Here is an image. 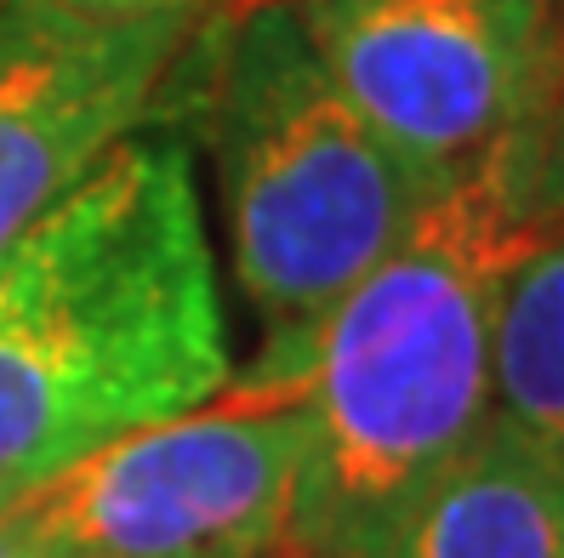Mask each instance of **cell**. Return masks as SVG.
Here are the masks:
<instances>
[{
	"instance_id": "obj_1",
	"label": "cell",
	"mask_w": 564,
	"mask_h": 558,
	"mask_svg": "<svg viewBox=\"0 0 564 558\" xmlns=\"http://www.w3.org/2000/svg\"><path fill=\"white\" fill-rule=\"evenodd\" d=\"M547 103L456 172L314 331L285 558H388L411 507L496 416V308L536 240Z\"/></svg>"
},
{
	"instance_id": "obj_2",
	"label": "cell",
	"mask_w": 564,
	"mask_h": 558,
	"mask_svg": "<svg viewBox=\"0 0 564 558\" xmlns=\"http://www.w3.org/2000/svg\"><path fill=\"white\" fill-rule=\"evenodd\" d=\"M223 387L194 154L131 131L0 251V502Z\"/></svg>"
},
{
	"instance_id": "obj_3",
	"label": "cell",
	"mask_w": 564,
	"mask_h": 558,
	"mask_svg": "<svg viewBox=\"0 0 564 558\" xmlns=\"http://www.w3.org/2000/svg\"><path fill=\"white\" fill-rule=\"evenodd\" d=\"M200 109L235 274L269 331L262 382L308 376L325 314L405 240L445 183L348 109L285 0L246 7L212 46Z\"/></svg>"
},
{
	"instance_id": "obj_4",
	"label": "cell",
	"mask_w": 564,
	"mask_h": 558,
	"mask_svg": "<svg viewBox=\"0 0 564 558\" xmlns=\"http://www.w3.org/2000/svg\"><path fill=\"white\" fill-rule=\"evenodd\" d=\"M308 376L251 382L131 428L18 496L52 558H285Z\"/></svg>"
},
{
	"instance_id": "obj_5",
	"label": "cell",
	"mask_w": 564,
	"mask_h": 558,
	"mask_svg": "<svg viewBox=\"0 0 564 558\" xmlns=\"http://www.w3.org/2000/svg\"><path fill=\"white\" fill-rule=\"evenodd\" d=\"M296 18L348 109L440 183L564 80L553 0H303Z\"/></svg>"
},
{
	"instance_id": "obj_6",
	"label": "cell",
	"mask_w": 564,
	"mask_h": 558,
	"mask_svg": "<svg viewBox=\"0 0 564 558\" xmlns=\"http://www.w3.org/2000/svg\"><path fill=\"white\" fill-rule=\"evenodd\" d=\"M188 41L183 12L0 0V251L143 125Z\"/></svg>"
},
{
	"instance_id": "obj_7",
	"label": "cell",
	"mask_w": 564,
	"mask_h": 558,
	"mask_svg": "<svg viewBox=\"0 0 564 558\" xmlns=\"http://www.w3.org/2000/svg\"><path fill=\"white\" fill-rule=\"evenodd\" d=\"M388 558H564V456L490 416L411 507Z\"/></svg>"
},
{
	"instance_id": "obj_8",
	"label": "cell",
	"mask_w": 564,
	"mask_h": 558,
	"mask_svg": "<svg viewBox=\"0 0 564 558\" xmlns=\"http://www.w3.org/2000/svg\"><path fill=\"white\" fill-rule=\"evenodd\" d=\"M496 416L564 456V80L542 125L536 240L496 308Z\"/></svg>"
},
{
	"instance_id": "obj_9",
	"label": "cell",
	"mask_w": 564,
	"mask_h": 558,
	"mask_svg": "<svg viewBox=\"0 0 564 558\" xmlns=\"http://www.w3.org/2000/svg\"><path fill=\"white\" fill-rule=\"evenodd\" d=\"M0 558H52V552L35 541V530L23 524V513H18V496H7V502H0Z\"/></svg>"
},
{
	"instance_id": "obj_10",
	"label": "cell",
	"mask_w": 564,
	"mask_h": 558,
	"mask_svg": "<svg viewBox=\"0 0 564 558\" xmlns=\"http://www.w3.org/2000/svg\"><path fill=\"white\" fill-rule=\"evenodd\" d=\"M91 12H183L194 0H80Z\"/></svg>"
},
{
	"instance_id": "obj_11",
	"label": "cell",
	"mask_w": 564,
	"mask_h": 558,
	"mask_svg": "<svg viewBox=\"0 0 564 558\" xmlns=\"http://www.w3.org/2000/svg\"><path fill=\"white\" fill-rule=\"evenodd\" d=\"M235 7L246 12V7H274V0H235Z\"/></svg>"
}]
</instances>
